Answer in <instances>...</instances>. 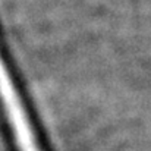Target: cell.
Listing matches in <instances>:
<instances>
[{
	"label": "cell",
	"mask_w": 151,
	"mask_h": 151,
	"mask_svg": "<svg viewBox=\"0 0 151 151\" xmlns=\"http://www.w3.org/2000/svg\"><path fill=\"white\" fill-rule=\"evenodd\" d=\"M0 101L19 151H41L19 93L0 54Z\"/></svg>",
	"instance_id": "6da1fadb"
}]
</instances>
